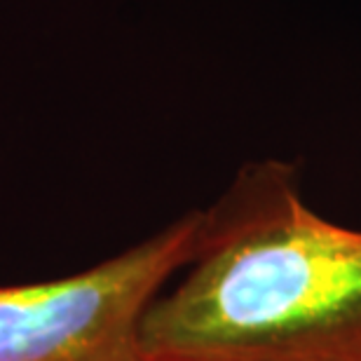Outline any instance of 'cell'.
I'll return each mask as SVG.
<instances>
[{
	"mask_svg": "<svg viewBox=\"0 0 361 361\" xmlns=\"http://www.w3.org/2000/svg\"><path fill=\"white\" fill-rule=\"evenodd\" d=\"M143 319L150 361H361V230L307 204L291 162L244 164Z\"/></svg>",
	"mask_w": 361,
	"mask_h": 361,
	"instance_id": "obj_1",
	"label": "cell"
},
{
	"mask_svg": "<svg viewBox=\"0 0 361 361\" xmlns=\"http://www.w3.org/2000/svg\"><path fill=\"white\" fill-rule=\"evenodd\" d=\"M202 212L61 279L0 286V361H150L143 319L192 261Z\"/></svg>",
	"mask_w": 361,
	"mask_h": 361,
	"instance_id": "obj_2",
	"label": "cell"
}]
</instances>
